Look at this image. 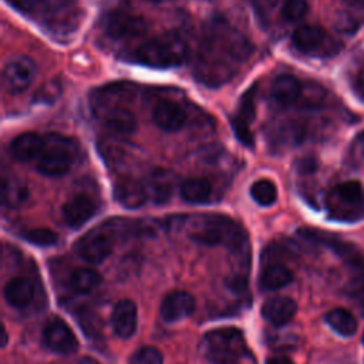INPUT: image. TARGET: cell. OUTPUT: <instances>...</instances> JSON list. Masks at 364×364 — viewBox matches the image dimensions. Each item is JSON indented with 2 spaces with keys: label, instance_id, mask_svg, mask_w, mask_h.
Wrapping results in <instances>:
<instances>
[{
  "label": "cell",
  "instance_id": "obj_14",
  "mask_svg": "<svg viewBox=\"0 0 364 364\" xmlns=\"http://www.w3.org/2000/svg\"><path fill=\"white\" fill-rule=\"evenodd\" d=\"M43 343L48 350L64 355L73 354L78 347L74 331L61 318H54L44 327Z\"/></svg>",
  "mask_w": 364,
  "mask_h": 364
},
{
  "label": "cell",
  "instance_id": "obj_19",
  "mask_svg": "<svg viewBox=\"0 0 364 364\" xmlns=\"http://www.w3.org/2000/svg\"><path fill=\"white\" fill-rule=\"evenodd\" d=\"M111 324L114 333L119 338H129L138 324V309L136 304L129 299L119 300L111 313Z\"/></svg>",
  "mask_w": 364,
  "mask_h": 364
},
{
  "label": "cell",
  "instance_id": "obj_5",
  "mask_svg": "<svg viewBox=\"0 0 364 364\" xmlns=\"http://www.w3.org/2000/svg\"><path fill=\"white\" fill-rule=\"evenodd\" d=\"M202 353L213 364H235L246 353V340L236 327L209 330L202 337Z\"/></svg>",
  "mask_w": 364,
  "mask_h": 364
},
{
  "label": "cell",
  "instance_id": "obj_10",
  "mask_svg": "<svg viewBox=\"0 0 364 364\" xmlns=\"http://www.w3.org/2000/svg\"><path fill=\"white\" fill-rule=\"evenodd\" d=\"M36 73V63L30 57H13L3 68V85L10 94H20L31 85Z\"/></svg>",
  "mask_w": 364,
  "mask_h": 364
},
{
  "label": "cell",
  "instance_id": "obj_15",
  "mask_svg": "<svg viewBox=\"0 0 364 364\" xmlns=\"http://www.w3.org/2000/svg\"><path fill=\"white\" fill-rule=\"evenodd\" d=\"M95 212L97 203L94 198L87 193H78L64 203L61 209V216L67 226L78 229L84 223H87L95 215Z\"/></svg>",
  "mask_w": 364,
  "mask_h": 364
},
{
  "label": "cell",
  "instance_id": "obj_31",
  "mask_svg": "<svg viewBox=\"0 0 364 364\" xmlns=\"http://www.w3.org/2000/svg\"><path fill=\"white\" fill-rule=\"evenodd\" d=\"M26 185L16 178H4L3 181V203L6 208H17L27 199Z\"/></svg>",
  "mask_w": 364,
  "mask_h": 364
},
{
  "label": "cell",
  "instance_id": "obj_22",
  "mask_svg": "<svg viewBox=\"0 0 364 364\" xmlns=\"http://www.w3.org/2000/svg\"><path fill=\"white\" fill-rule=\"evenodd\" d=\"M105 128L118 136H128L135 132L138 121L135 114L122 105H112L107 109L104 118Z\"/></svg>",
  "mask_w": 364,
  "mask_h": 364
},
{
  "label": "cell",
  "instance_id": "obj_32",
  "mask_svg": "<svg viewBox=\"0 0 364 364\" xmlns=\"http://www.w3.org/2000/svg\"><path fill=\"white\" fill-rule=\"evenodd\" d=\"M250 196L260 206H270L277 199V188L270 179H257L250 185Z\"/></svg>",
  "mask_w": 364,
  "mask_h": 364
},
{
  "label": "cell",
  "instance_id": "obj_20",
  "mask_svg": "<svg viewBox=\"0 0 364 364\" xmlns=\"http://www.w3.org/2000/svg\"><path fill=\"white\" fill-rule=\"evenodd\" d=\"M46 145V135L28 131L17 135L10 142V154L18 162L36 161Z\"/></svg>",
  "mask_w": 364,
  "mask_h": 364
},
{
  "label": "cell",
  "instance_id": "obj_1",
  "mask_svg": "<svg viewBox=\"0 0 364 364\" xmlns=\"http://www.w3.org/2000/svg\"><path fill=\"white\" fill-rule=\"evenodd\" d=\"M253 54L250 40L225 18H213L203 27L193 74L208 87L230 81Z\"/></svg>",
  "mask_w": 364,
  "mask_h": 364
},
{
  "label": "cell",
  "instance_id": "obj_16",
  "mask_svg": "<svg viewBox=\"0 0 364 364\" xmlns=\"http://www.w3.org/2000/svg\"><path fill=\"white\" fill-rule=\"evenodd\" d=\"M195 297L185 290H173L168 293L159 307L164 321L173 323L188 317L195 310Z\"/></svg>",
  "mask_w": 364,
  "mask_h": 364
},
{
  "label": "cell",
  "instance_id": "obj_35",
  "mask_svg": "<svg viewBox=\"0 0 364 364\" xmlns=\"http://www.w3.org/2000/svg\"><path fill=\"white\" fill-rule=\"evenodd\" d=\"M129 364H164V357L156 347L144 346L132 353Z\"/></svg>",
  "mask_w": 364,
  "mask_h": 364
},
{
  "label": "cell",
  "instance_id": "obj_7",
  "mask_svg": "<svg viewBox=\"0 0 364 364\" xmlns=\"http://www.w3.org/2000/svg\"><path fill=\"white\" fill-rule=\"evenodd\" d=\"M327 209L333 219L357 222L364 218V188L357 181L336 185L327 196Z\"/></svg>",
  "mask_w": 364,
  "mask_h": 364
},
{
  "label": "cell",
  "instance_id": "obj_8",
  "mask_svg": "<svg viewBox=\"0 0 364 364\" xmlns=\"http://www.w3.org/2000/svg\"><path fill=\"white\" fill-rule=\"evenodd\" d=\"M291 44L307 55H333L338 50L337 41L324 28L316 24H304L291 34Z\"/></svg>",
  "mask_w": 364,
  "mask_h": 364
},
{
  "label": "cell",
  "instance_id": "obj_21",
  "mask_svg": "<svg viewBox=\"0 0 364 364\" xmlns=\"http://www.w3.org/2000/svg\"><path fill=\"white\" fill-rule=\"evenodd\" d=\"M297 304L287 296H273L262 306V316L273 326L287 324L296 314Z\"/></svg>",
  "mask_w": 364,
  "mask_h": 364
},
{
  "label": "cell",
  "instance_id": "obj_26",
  "mask_svg": "<svg viewBox=\"0 0 364 364\" xmlns=\"http://www.w3.org/2000/svg\"><path fill=\"white\" fill-rule=\"evenodd\" d=\"M364 23V3L358 0L347 1V4L336 14L334 26L338 31L354 33Z\"/></svg>",
  "mask_w": 364,
  "mask_h": 364
},
{
  "label": "cell",
  "instance_id": "obj_3",
  "mask_svg": "<svg viewBox=\"0 0 364 364\" xmlns=\"http://www.w3.org/2000/svg\"><path fill=\"white\" fill-rule=\"evenodd\" d=\"M188 47L182 36L168 31L139 44L131 55L134 63L152 68H171L182 64L186 58Z\"/></svg>",
  "mask_w": 364,
  "mask_h": 364
},
{
  "label": "cell",
  "instance_id": "obj_40",
  "mask_svg": "<svg viewBox=\"0 0 364 364\" xmlns=\"http://www.w3.org/2000/svg\"><path fill=\"white\" fill-rule=\"evenodd\" d=\"M266 364H294V363L286 355H272L266 360Z\"/></svg>",
  "mask_w": 364,
  "mask_h": 364
},
{
  "label": "cell",
  "instance_id": "obj_38",
  "mask_svg": "<svg viewBox=\"0 0 364 364\" xmlns=\"http://www.w3.org/2000/svg\"><path fill=\"white\" fill-rule=\"evenodd\" d=\"M296 168L300 173H311L317 169V162H316L314 158L306 156V158H301V159L297 161Z\"/></svg>",
  "mask_w": 364,
  "mask_h": 364
},
{
  "label": "cell",
  "instance_id": "obj_43",
  "mask_svg": "<svg viewBox=\"0 0 364 364\" xmlns=\"http://www.w3.org/2000/svg\"><path fill=\"white\" fill-rule=\"evenodd\" d=\"M363 343H364V333H363Z\"/></svg>",
  "mask_w": 364,
  "mask_h": 364
},
{
  "label": "cell",
  "instance_id": "obj_18",
  "mask_svg": "<svg viewBox=\"0 0 364 364\" xmlns=\"http://www.w3.org/2000/svg\"><path fill=\"white\" fill-rule=\"evenodd\" d=\"M112 195L114 199L127 209H138L149 199L145 183L132 178H122L117 181Z\"/></svg>",
  "mask_w": 364,
  "mask_h": 364
},
{
  "label": "cell",
  "instance_id": "obj_25",
  "mask_svg": "<svg viewBox=\"0 0 364 364\" xmlns=\"http://www.w3.org/2000/svg\"><path fill=\"white\" fill-rule=\"evenodd\" d=\"M145 188L148 192V198L152 202L165 203L172 195L173 176L168 171L156 169L148 176V181L145 182Z\"/></svg>",
  "mask_w": 364,
  "mask_h": 364
},
{
  "label": "cell",
  "instance_id": "obj_30",
  "mask_svg": "<svg viewBox=\"0 0 364 364\" xmlns=\"http://www.w3.org/2000/svg\"><path fill=\"white\" fill-rule=\"evenodd\" d=\"M101 282V276L90 267H77L70 274V286L75 293H90Z\"/></svg>",
  "mask_w": 364,
  "mask_h": 364
},
{
  "label": "cell",
  "instance_id": "obj_39",
  "mask_svg": "<svg viewBox=\"0 0 364 364\" xmlns=\"http://www.w3.org/2000/svg\"><path fill=\"white\" fill-rule=\"evenodd\" d=\"M354 85H355V90H357V92H358V95L364 98V68L358 71V74H357V77H355Z\"/></svg>",
  "mask_w": 364,
  "mask_h": 364
},
{
  "label": "cell",
  "instance_id": "obj_4",
  "mask_svg": "<svg viewBox=\"0 0 364 364\" xmlns=\"http://www.w3.org/2000/svg\"><path fill=\"white\" fill-rule=\"evenodd\" d=\"M24 16L41 18L47 28L55 33H68L78 23L74 9L75 0H6Z\"/></svg>",
  "mask_w": 364,
  "mask_h": 364
},
{
  "label": "cell",
  "instance_id": "obj_27",
  "mask_svg": "<svg viewBox=\"0 0 364 364\" xmlns=\"http://www.w3.org/2000/svg\"><path fill=\"white\" fill-rule=\"evenodd\" d=\"M291 280L293 273L287 266L283 263H270L262 270L259 276V286L264 291H272L287 286Z\"/></svg>",
  "mask_w": 364,
  "mask_h": 364
},
{
  "label": "cell",
  "instance_id": "obj_12",
  "mask_svg": "<svg viewBox=\"0 0 364 364\" xmlns=\"http://www.w3.org/2000/svg\"><path fill=\"white\" fill-rule=\"evenodd\" d=\"M74 249L77 255L85 262L98 264L111 255L112 239L102 228H97L80 237Z\"/></svg>",
  "mask_w": 364,
  "mask_h": 364
},
{
  "label": "cell",
  "instance_id": "obj_23",
  "mask_svg": "<svg viewBox=\"0 0 364 364\" xmlns=\"http://www.w3.org/2000/svg\"><path fill=\"white\" fill-rule=\"evenodd\" d=\"M303 84L291 74H280L272 84V97L280 105H291L301 98Z\"/></svg>",
  "mask_w": 364,
  "mask_h": 364
},
{
  "label": "cell",
  "instance_id": "obj_13",
  "mask_svg": "<svg viewBox=\"0 0 364 364\" xmlns=\"http://www.w3.org/2000/svg\"><path fill=\"white\" fill-rule=\"evenodd\" d=\"M341 259L350 272L347 296L364 313V253L354 246Z\"/></svg>",
  "mask_w": 364,
  "mask_h": 364
},
{
  "label": "cell",
  "instance_id": "obj_9",
  "mask_svg": "<svg viewBox=\"0 0 364 364\" xmlns=\"http://www.w3.org/2000/svg\"><path fill=\"white\" fill-rule=\"evenodd\" d=\"M104 31L114 40H132L146 33V23L142 17L127 11H111L104 17Z\"/></svg>",
  "mask_w": 364,
  "mask_h": 364
},
{
  "label": "cell",
  "instance_id": "obj_33",
  "mask_svg": "<svg viewBox=\"0 0 364 364\" xmlns=\"http://www.w3.org/2000/svg\"><path fill=\"white\" fill-rule=\"evenodd\" d=\"M21 237L31 245L48 247L58 242V235L48 228H31L21 232Z\"/></svg>",
  "mask_w": 364,
  "mask_h": 364
},
{
  "label": "cell",
  "instance_id": "obj_28",
  "mask_svg": "<svg viewBox=\"0 0 364 364\" xmlns=\"http://www.w3.org/2000/svg\"><path fill=\"white\" fill-rule=\"evenodd\" d=\"M212 191V183L206 178H189L181 185V196L188 203H206Z\"/></svg>",
  "mask_w": 364,
  "mask_h": 364
},
{
  "label": "cell",
  "instance_id": "obj_17",
  "mask_svg": "<svg viewBox=\"0 0 364 364\" xmlns=\"http://www.w3.org/2000/svg\"><path fill=\"white\" fill-rule=\"evenodd\" d=\"M152 119L155 125L161 129L168 132H176L186 122V111L179 102L162 100L155 105L152 111Z\"/></svg>",
  "mask_w": 364,
  "mask_h": 364
},
{
  "label": "cell",
  "instance_id": "obj_29",
  "mask_svg": "<svg viewBox=\"0 0 364 364\" xmlns=\"http://www.w3.org/2000/svg\"><path fill=\"white\" fill-rule=\"evenodd\" d=\"M326 323L333 328V331H336L337 334L343 336V337H351L355 334L357 331V318L346 309L337 307L330 310L326 317H324Z\"/></svg>",
  "mask_w": 364,
  "mask_h": 364
},
{
  "label": "cell",
  "instance_id": "obj_36",
  "mask_svg": "<svg viewBox=\"0 0 364 364\" xmlns=\"http://www.w3.org/2000/svg\"><path fill=\"white\" fill-rule=\"evenodd\" d=\"M307 13V0H284L282 6V16L284 20L294 23Z\"/></svg>",
  "mask_w": 364,
  "mask_h": 364
},
{
  "label": "cell",
  "instance_id": "obj_2",
  "mask_svg": "<svg viewBox=\"0 0 364 364\" xmlns=\"http://www.w3.org/2000/svg\"><path fill=\"white\" fill-rule=\"evenodd\" d=\"M188 236L200 245H225L233 252H246V232L225 215H199L188 220Z\"/></svg>",
  "mask_w": 364,
  "mask_h": 364
},
{
  "label": "cell",
  "instance_id": "obj_24",
  "mask_svg": "<svg viewBox=\"0 0 364 364\" xmlns=\"http://www.w3.org/2000/svg\"><path fill=\"white\" fill-rule=\"evenodd\" d=\"M34 296L33 283L26 277H13L4 286L6 301L16 309H24L28 306Z\"/></svg>",
  "mask_w": 364,
  "mask_h": 364
},
{
  "label": "cell",
  "instance_id": "obj_6",
  "mask_svg": "<svg viewBox=\"0 0 364 364\" xmlns=\"http://www.w3.org/2000/svg\"><path fill=\"white\" fill-rule=\"evenodd\" d=\"M77 152L78 146L73 138L54 132L46 134V145L36 159V169L44 176H63L71 169Z\"/></svg>",
  "mask_w": 364,
  "mask_h": 364
},
{
  "label": "cell",
  "instance_id": "obj_41",
  "mask_svg": "<svg viewBox=\"0 0 364 364\" xmlns=\"http://www.w3.org/2000/svg\"><path fill=\"white\" fill-rule=\"evenodd\" d=\"M7 343V333H6V328H3V346H6Z\"/></svg>",
  "mask_w": 364,
  "mask_h": 364
},
{
  "label": "cell",
  "instance_id": "obj_42",
  "mask_svg": "<svg viewBox=\"0 0 364 364\" xmlns=\"http://www.w3.org/2000/svg\"><path fill=\"white\" fill-rule=\"evenodd\" d=\"M145 1H151V3H159V1H164V0H145Z\"/></svg>",
  "mask_w": 364,
  "mask_h": 364
},
{
  "label": "cell",
  "instance_id": "obj_37",
  "mask_svg": "<svg viewBox=\"0 0 364 364\" xmlns=\"http://www.w3.org/2000/svg\"><path fill=\"white\" fill-rule=\"evenodd\" d=\"M61 94V84L58 80H50L44 82L34 94V101L40 104L54 102Z\"/></svg>",
  "mask_w": 364,
  "mask_h": 364
},
{
  "label": "cell",
  "instance_id": "obj_34",
  "mask_svg": "<svg viewBox=\"0 0 364 364\" xmlns=\"http://www.w3.org/2000/svg\"><path fill=\"white\" fill-rule=\"evenodd\" d=\"M276 131L279 135V141H282L280 144H299L304 136V128L297 121L283 122L276 128Z\"/></svg>",
  "mask_w": 364,
  "mask_h": 364
},
{
  "label": "cell",
  "instance_id": "obj_11",
  "mask_svg": "<svg viewBox=\"0 0 364 364\" xmlns=\"http://www.w3.org/2000/svg\"><path fill=\"white\" fill-rule=\"evenodd\" d=\"M255 114H256V85L246 90V92L240 98L237 112L230 118V125L236 138L246 148H252V149L255 148V136L250 125L255 119Z\"/></svg>",
  "mask_w": 364,
  "mask_h": 364
}]
</instances>
